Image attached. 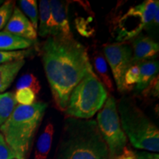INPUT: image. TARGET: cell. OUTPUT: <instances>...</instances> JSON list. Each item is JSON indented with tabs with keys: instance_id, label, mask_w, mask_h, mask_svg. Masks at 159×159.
<instances>
[{
	"instance_id": "cell-1",
	"label": "cell",
	"mask_w": 159,
	"mask_h": 159,
	"mask_svg": "<svg viewBox=\"0 0 159 159\" xmlns=\"http://www.w3.org/2000/svg\"><path fill=\"white\" fill-rule=\"evenodd\" d=\"M39 54L55 107L64 112L73 89L94 72L88 50L74 36H49L41 43Z\"/></svg>"
},
{
	"instance_id": "cell-2",
	"label": "cell",
	"mask_w": 159,
	"mask_h": 159,
	"mask_svg": "<svg viewBox=\"0 0 159 159\" xmlns=\"http://www.w3.org/2000/svg\"><path fill=\"white\" fill-rule=\"evenodd\" d=\"M55 159H110L96 121L66 119Z\"/></svg>"
},
{
	"instance_id": "cell-3",
	"label": "cell",
	"mask_w": 159,
	"mask_h": 159,
	"mask_svg": "<svg viewBox=\"0 0 159 159\" xmlns=\"http://www.w3.org/2000/svg\"><path fill=\"white\" fill-rule=\"evenodd\" d=\"M47 107L48 104L44 102L17 105L9 118L0 126L1 134L17 159H27Z\"/></svg>"
},
{
	"instance_id": "cell-4",
	"label": "cell",
	"mask_w": 159,
	"mask_h": 159,
	"mask_svg": "<svg viewBox=\"0 0 159 159\" xmlns=\"http://www.w3.org/2000/svg\"><path fill=\"white\" fill-rule=\"evenodd\" d=\"M117 111L127 138L135 148L157 152L159 151L158 127L136 105L133 99L122 97Z\"/></svg>"
},
{
	"instance_id": "cell-5",
	"label": "cell",
	"mask_w": 159,
	"mask_h": 159,
	"mask_svg": "<svg viewBox=\"0 0 159 159\" xmlns=\"http://www.w3.org/2000/svg\"><path fill=\"white\" fill-rule=\"evenodd\" d=\"M108 98L104 85L94 72L89 73L71 91L66 108V118L89 119L102 109Z\"/></svg>"
},
{
	"instance_id": "cell-6",
	"label": "cell",
	"mask_w": 159,
	"mask_h": 159,
	"mask_svg": "<svg viewBox=\"0 0 159 159\" xmlns=\"http://www.w3.org/2000/svg\"><path fill=\"white\" fill-rule=\"evenodd\" d=\"M97 126L106 143L110 159H117L128 150V138L121 125L117 104L114 97H108L97 114Z\"/></svg>"
},
{
	"instance_id": "cell-7",
	"label": "cell",
	"mask_w": 159,
	"mask_h": 159,
	"mask_svg": "<svg viewBox=\"0 0 159 159\" xmlns=\"http://www.w3.org/2000/svg\"><path fill=\"white\" fill-rule=\"evenodd\" d=\"M103 52L111 67L117 89L120 92L125 91V75L132 66V48L125 43H111L105 46Z\"/></svg>"
},
{
	"instance_id": "cell-8",
	"label": "cell",
	"mask_w": 159,
	"mask_h": 159,
	"mask_svg": "<svg viewBox=\"0 0 159 159\" xmlns=\"http://www.w3.org/2000/svg\"><path fill=\"white\" fill-rule=\"evenodd\" d=\"M49 5L51 10V23L49 36L73 37L67 13L68 4L58 0H50Z\"/></svg>"
},
{
	"instance_id": "cell-9",
	"label": "cell",
	"mask_w": 159,
	"mask_h": 159,
	"mask_svg": "<svg viewBox=\"0 0 159 159\" xmlns=\"http://www.w3.org/2000/svg\"><path fill=\"white\" fill-rule=\"evenodd\" d=\"M3 31L33 42L36 41L38 36L37 30L34 28L30 21L17 7H14L11 19Z\"/></svg>"
},
{
	"instance_id": "cell-10",
	"label": "cell",
	"mask_w": 159,
	"mask_h": 159,
	"mask_svg": "<svg viewBox=\"0 0 159 159\" xmlns=\"http://www.w3.org/2000/svg\"><path fill=\"white\" fill-rule=\"evenodd\" d=\"M134 55L132 65L138 64L146 61L154 60L158 57L159 45L148 36H139L134 40Z\"/></svg>"
},
{
	"instance_id": "cell-11",
	"label": "cell",
	"mask_w": 159,
	"mask_h": 159,
	"mask_svg": "<svg viewBox=\"0 0 159 159\" xmlns=\"http://www.w3.org/2000/svg\"><path fill=\"white\" fill-rule=\"evenodd\" d=\"M139 66V79L136 85L137 92L142 91L148 86L158 75L159 63L157 61L151 60L138 63Z\"/></svg>"
},
{
	"instance_id": "cell-12",
	"label": "cell",
	"mask_w": 159,
	"mask_h": 159,
	"mask_svg": "<svg viewBox=\"0 0 159 159\" xmlns=\"http://www.w3.org/2000/svg\"><path fill=\"white\" fill-rule=\"evenodd\" d=\"M25 63V60H21L0 65V94L11 86Z\"/></svg>"
},
{
	"instance_id": "cell-13",
	"label": "cell",
	"mask_w": 159,
	"mask_h": 159,
	"mask_svg": "<svg viewBox=\"0 0 159 159\" xmlns=\"http://www.w3.org/2000/svg\"><path fill=\"white\" fill-rule=\"evenodd\" d=\"M54 126L51 122L45 126L35 145L34 159H47L52 144Z\"/></svg>"
},
{
	"instance_id": "cell-14",
	"label": "cell",
	"mask_w": 159,
	"mask_h": 159,
	"mask_svg": "<svg viewBox=\"0 0 159 159\" xmlns=\"http://www.w3.org/2000/svg\"><path fill=\"white\" fill-rule=\"evenodd\" d=\"M92 61L94 68L97 73V77L104 85V86L108 89L109 91L113 92L114 91V83H113V81L110 76L108 62H107L105 56L100 52L96 50L93 53Z\"/></svg>"
},
{
	"instance_id": "cell-15",
	"label": "cell",
	"mask_w": 159,
	"mask_h": 159,
	"mask_svg": "<svg viewBox=\"0 0 159 159\" xmlns=\"http://www.w3.org/2000/svg\"><path fill=\"white\" fill-rule=\"evenodd\" d=\"M33 41L6 32H0V51H17L30 48Z\"/></svg>"
},
{
	"instance_id": "cell-16",
	"label": "cell",
	"mask_w": 159,
	"mask_h": 159,
	"mask_svg": "<svg viewBox=\"0 0 159 159\" xmlns=\"http://www.w3.org/2000/svg\"><path fill=\"white\" fill-rule=\"evenodd\" d=\"M39 35L42 38L49 35L51 23V10L49 0H41L39 4Z\"/></svg>"
},
{
	"instance_id": "cell-17",
	"label": "cell",
	"mask_w": 159,
	"mask_h": 159,
	"mask_svg": "<svg viewBox=\"0 0 159 159\" xmlns=\"http://www.w3.org/2000/svg\"><path fill=\"white\" fill-rule=\"evenodd\" d=\"M16 105L17 102L13 93L0 94V126L9 118Z\"/></svg>"
},
{
	"instance_id": "cell-18",
	"label": "cell",
	"mask_w": 159,
	"mask_h": 159,
	"mask_svg": "<svg viewBox=\"0 0 159 159\" xmlns=\"http://www.w3.org/2000/svg\"><path fill=\"white\" fill-rule=\"evenodd\" d=\"M20 7L24 14L29 18L34 28L38 30L39 27V10L37 1L35 0H20L19 2Z\"/></svg>"
},
{
	"instance_id": "cell-19",
	"label": "cell",
	"mask_w": 159,
	"mask_h": 159,
	"mask_svg": "<svg viewBox=\"0 0 159 159\" xmlns=\"http://www.w3.org/2000/svg\"><path fill=\"white\" fill-rule=\"evenodd\" d=\"M22 89H30L36 95L39 94L41 86L39 80L34 75L25 74L20 77L16 83V90Z\"/></svg>"
},
{
	"instance_id": "cell-20",
	"label": "cell",
	"mask_w": 159,
	"mask_h": 159,
	"mask_svg": "<svg viewBox=\"0 0 159 159\" xmlns=\"http://www.w3.org/2000/svg\"><path fill=\"white\" fill-rule=\"evenodd\" d=\"M32 49H24L17 51H0V65L8 63L14 61L25 60L30 56Z\"/></svg>"
},
{
	"instance_id": "cell-21",
	"label": "cell",
	"mask_w": 159,
	"mask_h": 159,
	"mask_svg": "<svg viewBox=\"0 0 159 159\" xmlns=\"http://www.w3.org/2000/svg\"><path fill=\"white\" fill-rule=\"evenodd\" d=\"M139 79V64L132 65L125 75L124 89L125 91H131L134 85L137 84Z\"/></svg>"
},
{
	"instance_id": "cell-22",
	"label": "cell",
	"mask_w": 159,
	"mask_h": 159,
	"mask_svg": "<svg viewBox=\"0 0 159 159\" xmlns=\"http://www.w3.org/2000/svg\"><path fill=\"white\" fill-rule=\"evenodd\" d=\"M15 7V2L6 1L0 5V30L5 27L11 19Z\"/></svg>"
},
{
	"instance_id": "cell-23",
	"label": "cell",
	"mask_w": 159,
	"mask_h": 159,
	"mask_svg": "<svg viewBox=\"0 0 159 159\" xmlns=\"http://www.w3.org/2000/svg\"><path fill=\"white\" fill-rule=\"evenodd\" d=\"M15 99L19 105H30L35 102V94L29 89L16 90L14 94Z\"/></svg>"
},
{
	"instance_id": "cell-24",
	"label": "cell",
	"mask_w": 159,
	"mask_h": 159,
	"mask_svg": "<svg viewBox=\"0 0 159 159\" xmlns=\"http://www.w3.org/2000/svg\"><path fill=\"white\" fill-rule=\"evenodd\" d=\"M142 94L145 98H157L159 94V83H158V75L151 81L146 89L142 91Z\"/></svg>"
},
{
	"instance_id": "cell-25",
	"label": "cell",
	"mask_w": 159,
	"mask_h": 159,
	"mask_svg": "<svg viewBox=\"0 0 159 159\" xmlns=\"http://www.w3.org/2000/svg\"><path fill=\"white\" fill-rule=\"evenodd\" d=\"M16 158L15 154L6 142L3 135L0 133V159Z\"/></svg>"
},
{
	"instance_id": "cell-26",
	"label": "cell",
	"mask_w": 159,
	"mask_h": 159,
	"mask_svg": "<svg viewBox=\"0 0 159 159\" xmlns=\"http://www.w3.org/2000/svg\"><path fill=\"white\" fill-rule=\"evenodd\" d=\"M136 159H159V155L157 152L148 151H137L135 152Z\"/></svg>"
},
{
	"instance_id": "cell-27",
	"label": "cell",
	"mask_w": 159,
	"mask_h": 159,
	"mask_svg": "<svg viewBox=\"0 0 159 159\" xmlns=\"http://www.w3.org/2000/svg\"><path fill=\"white\" fill-rule=\"evenodd\" d=\"M159 9H158L156 12V13H155V16H154V19H153V21L155 24H156V25H158L159 23V20H158V15H159Z\"/></svg>"
},
{
	"instance_id": "cell-28",
	"label": "cell",
	"mask_w": 159,
	"mask_h": 159,
	"mask_svg": "<svg viewBox=\"0 0 159 159\" xmlns=\"http://www.w3.org/2000/svg\"><path fill=\"white\" fill-rule=\"evenodd\" d=\"M2 3H3V1H2V0H0V5H1Z\"/></svg>"
},
{
	"instance_id": "cell-29",
	"label": "cell",
	"mask_w": 159,
	"mask_h": 159,
	"mask_svg": "<svg viewBox=\"0 0 159 159\" xmlns=\"http://www.w3.org/2000/svg\"><path fill=\"white\" fill-rule=\"evenodd\" d=\"M14 159H17V158H14Z\"/></svg>"
}]
</instances>
